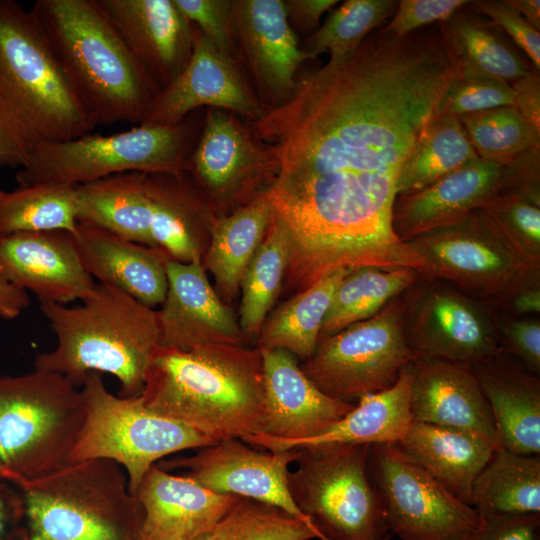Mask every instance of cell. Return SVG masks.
<instances>
[{
  "label": "cell",
  "mask_w": 540,
  "mask_h": 540,
  "mask_svg": "<svg viewBox=\"0 0 540 540\" xmlns=\"http://www.w3.org/2000/svg\"><path fill=\"white\" fill-rule=\"evenodd\" d=\"M74 186L35 184L0 189V236L22 232H76Z\"/></svg>",
  "instance_id": "f35d334b"
},
{
  "label": "cell",
  "mask_w": 540,
  "mask_h": 540,
  "mask_svg": "<svg viewBox=\"0 0 540 540\" xmlns=\"http://www.w3.org/2000/svg\"><path fill=\"white\" fill-rule=\"evenodd\" d=\"M185 19L223 55L238 62L232 0H174Z\"/></svg>",
  "instance_id": "f6af8a7d"
},
{
  "label": "cell",
  "mask_w": 540,
  "mask_h": 540,
  "mask_svg": "<svg viewBox=\"0 0 540 540\" xmlns=\"http://www.w3.org/2000/svg\"><path fill=\"white\" fill-rule=\"evenodd\" d=\"M273 217V207L264 192L230 215L213 219L203 266L213 275L219 297L231 300L235 296Z\"/></svg>",
  "instance_id": "d6a6232c"
},
{
  "label": "cell",
  "mask_w": 540,
  "mask_h": 540,
  "mask_svg": "<svg viewBox=\"0 0 540 540\" xmlns=\"http://www.w3.org/2000/svg\"><path fill=\"white\" fill-rule=\"evenodd\" d=\"M95 127L30 10L0 0L1 167H21L39 146Z\"/></svg>",
  "instance_id": "3957f363"
},
{
  "label": "cell",
  "mask_w": 540,
  "mask_h": 540,
  "mask_svg": "<svg viewBox=\"0 0 540 540\" xmlns=\"http://www.w3.org/2000/svg\"><path fill=\"white\" fill-rule=\"evenodd\" d=\"M80 305L40 303L56 345L37 354L34 369L82 386L89 373H106L120 383L119 396H139L160 335L157 312L123 291L96 282Z\"/></svg>",
  "instance_id": "5b68a950"
},
{
  "label": "cell",
  "mask_w": 540,
  "mask_h": 540,
  "mask_svg": "<svg viewBox=\"0 0 540 540\" xmlns=\"http://www.w3.org/2000/svg\"><path fill=\"white\" fill-rule=\"evenodd\" d=\"M493 309L518 317L540 316V285L518 291L501 306Z\"/></svg>",
  "instance_id": "11a10c76"
},
{
  "label": "cell",
  "mask_w": 540,
  "mask_h": 540,
  "mask_svg": "<svg viewBox=\"0 0 540 540\" xmlns=\"http://www.w3.org/2000/svg\"><path fill=\"white\" fill-rule=\"evenodd\" d=\"M184 171L212 209L249 203L256 188L271 185L277 162L255 135L250 121L234 112L207 108L197 142Z\"/></svg>",
  "instance_id": "9a60e30c"
},
{
  "label": "cell",
  "mask_w": 540,
  "mask_h": 540,
  "mask_svg": "<svg viewBox=\"0 0 540 540\" xmlns=\"http://www.w3.org/2000/svg\"><path fill=\"white\" fill-rule=\"evenodd\" d=\"M30 12L95 126L143 123L159 91L95 0H37Z\"/></svg>",
  "instance_id": "277c9868"
},
{
  "label": "cell",
  "mask_w": 540,
  "mask_h": 540,
  "mask_svg": "<svg viewBox=\"0 0 540 540\" xmlns=\"http://www.w3.org/2000/svg\"><path fill=\"white\" fill-rule=\"evenodd\" d=\"M523 18L536 30H540V1L539 0H507Z\"/></svg>",
  "instance_id": "6f0895ef"
},
{
  "label": "cell",
  "mask_w": 540,
  "mask_h": 540,
  "mask_svg": "<svg viewBox=\"0 0 540 540\" xmlns=\"http://www.w3.org/2000/svg\"><path fill=\"white\" fill-rule=\"evenodd\" d=\"M238 63L246 68L267 111L292 97L297 71L308 60L291 28L282 0H232Z\"/></svg>",
  "instance_id": "e0dca14e"
},
{
  "label": "cell",
  "mask_w": 540,
  "mask_h": 540,
  "mask_svg": "<svg viewBox=\"0 0 540 540\" xmlns=\"http://www.w3.org/2000/svg\"><path fill=\"white\" fill-rule=\"evenodd\" d=\"M498 194L524 198L540 205V148H531L504 164Z\"/></svg>",
  "instance_id": "681fc988"
},
{
  "label": "cell",
  "mask_w": 540,
  "mask_h": 540,
  "mask_svg": "<svg viewBox=\"0 0 540 540\" xmlns=\"http://www.w3.org/2000/svg\"><path fill=\"white\" fill-rule=\"evenodd\" d=\"M0 279L35 295L40 303L82 301L96 281L84 269L67 231L0 236Z\"/></svg>",
  "instance_id": "44dd1931"
},
{
  "label": "cell",
  "mask_w": 540,
  "mask_h": 540,
  "mask_svg": "<svg viewBox=\"0 0 540 540\" xmlns=\"http://www.w3.org/2000/svg\"><path fill=\"white\" fill-rule=\"evenodd\" d=\"M81 392L86 415L70 462L107 459L119 464L133 495L148 470L163 457L218 442L190 426L150 411L140 395L112 394L100 373H89Z\"/></svg>",
  "instance_id": "30bf717a"
},
{
  "label": "cell",
  "mask_w": 540,
  "mask_h": 540,
  "mask_svg": "<svg viewBox=\"0 0 540 540\" xmlns=\"http://www.w3.org/2000/svg\"><path fill=\"white\" fill-rule=\"evenodd\" d=\"M514 102L515 91L506 81L459 75L447 88L435 115L460 118L470 113L514 105Z\"/></svg>",
  "instance_id": "ee69618b"
},
{
  "label": "cell",
  "mask_w": 540,
  "mask_h": 540,
  "mask_svg": "<svg viewBox=\"0 0 540 540\" xmlns=\"http://www.w3.org/2000/svg\"><path fill=\"white\" fill-rule=\"evenodd\" d=\"M500 352L540 375V316L518 317L494 310Z\"/></svg>",
  "instance_id": "bcb514c9"
},
{
  "label": "cell",
  "mask_w": 540,
  "mask_h": 540,
  "mask_svg": "<svg viewBox=\"0 0 540 540\" xmlns=\"http://www.w3.org/2000/svg\"><path fill=\"white\" fill-rule=\"evenodd\" d=\"M400 299L405 334L417 353L470 365L500 353L489 304L419 275Z\"/></svg>",
  "instance_id": "4fadbf2b"
},
{
  "label": "cell",
  "mask_w": 540,
  "mask_h": 540,
  "mask_svg": "<svg viewBox=\"0 0 540 540\" xmlns=\"http://www.w3.org/2000/svg\"><path fill=\"white\" fill-rule=\"evenodd\" d=\"M504 164L477 157L419 191L397 195L394 234L406 242L481 209L500 191Z\"/></svg>",
  "instance_id": "603a6c76"
},
{
  "label": "cell",
  "mask_w": 540,
  "mask_h": 540,
  "mask_svg": "<svg viewBox=\"0 0 540 540\" xmlns=\"http://www.w3.org/2000/svg\"><path fill=\"white\" fill-rule=\"evenodd\" d=\"M259 351L266 405L262 434L282 441L311 438L329 429L354 408V403L320 391L292 353L283 349Z\"/></svg>",
  "instance_id": "7402d4cb"
},
{
  "label": "cell",
  "mask_w": 540,
  "mask_h": 540,
  "mask_svg": "<svg viewBox=\"0 0 540 540\" xmlns=\"http://www.w3.org/2000/svg\"><path fill=\"white\" fill-rule=\"evenodd\" d=\"M95 2L159 93L182 73L192 54V26L174 0Z\"/></svg>",
  "instance_id": "d6986e66"
},
{
  "label": "cell",
  "mask_w": 540,
  "mask_h": 540,
  "mask_svg": "<svg viewBox=\"0 0 540 540\" xmlns=\"http://www.w3.org/2000/svg\"><path fill=\"white\" fill-rule=\"evenodd\" d=\"M368 469L400 540H458L481 521L396 444L371 445Z\"/></svg>",
  "instance_id": "5bb4252c"
},
{
  "label": "cell",
  "mask_w": 540,
  "mask_h": 540,
  "mask_svg": "<svg viewBox=\"0 0 540 540\" xmlns=\"http://www.w3.org/2000/svg\"><path fill=\"white\" fill-rule=\"evenodd\" d=\"M72 237L81 264L98 283L115 287L151 309L163 303L167 257L159 249L84 223H78Z\"/></svg>",
  "instance_id": "484cf974"
},
{
  "label": "cell",
  "mask_w": 540,
  "mask_h": 540,
  "mask_svg": "<svg viewBox=\"0 0 540 540\" xmlns=\"http://www.w3.org/2000/svg\"><path fill=\"white\" fill-rule=\"evenodd\" d=\"M324 540L319 530L281 508L249 498L216 524L208 540Z\"/></svg>",
  "instance_id": "b9f144b4"
},
{
  "label": "cell",
  "mask_w": 540,
  "mask_h": 540,
  "mask_svg": "<svg viewBox=\"0 0 540 540\" xmlns=\"http://www.w3.org/2000/svg\"><path fill=\"white\" fill-rule=\"evenodd\" d=\"M284 8L287 20L296 33L313 34L324 13L334 7L338 0H286Z\"/></svg>",
  "instance_id": "816d5d0a"
},
{
  "label": "cell",
  "mask_w": 540,
  "mask_h": 540,
  "mask_svg": "<svg viewBox=\"0 0 540 540\" xmlns=\"http://www.w3.org/2000/svg\"><path fill=\"white\" fill-rule=\"evenodd\" d=\"M477 157L460 119L435 115L401 168L396 196L419 191Z\"/></svg>",
  "instance_id": "74e56055"
},
{
  "label": "cell",
  "mask_w": 540,
  "mask_h": 540,
  "mask_svg": "<svg viewBox=\"0 0 540 540\" xmlns=\"http://www.w3.org/2000/svg\"><path fill=\"white\" fill-rule=\"evenodd\" d=\"M0 167H1V165H0Z\"/></svg>",
  "instance_id": "94428289"
},
{
  "label": "cell",
  "mask_w": 540,
  "mask_h": 540,
  "mask_svg": "<svg viewBox=\"0 0 540 540\" xmlns=\"http://www.w3.org/2000/svg\"><path fill=\"white\" fill-rule=\"evenodd\" d=\"M539 525L540 515L481 517L480 523L458 540H536Z\"/></svg>",
  "instance_id": "f907efd6"
},
{
  "label": "cell",
  "mask_w": 540,
  "mask_h": 540,
  "mask_svg": "<svg viewBox=\"0 0 540 540\" xmlns=\"http://www.w3.org/2000/svg\"><path fill=\"white\" fill-rule=\"evenodd\" d=\"M352 268H339L281 304L267 319L259 333L258 349H283L303 362L314 353L321 326L333 295Z\"/></svg>",
  "instance_id": "e575fe53"
},
{
  "label": "cell",
  "mask_w": 540,
  "mask_h": 540,
  "mask_svg": "<svg viewBox=\"0 0 540 540\" xmlns=\"http://www.w3.org/2000/svg\"><path fill=\"white\" fill-rule=\"evenodd\" d=\"M290 241L282 224L273 220L246 267L241 282L239 325L246 341H257L285 278Z\"/></svg>",
  "instance_id": "8d00e7d4"
},
{
  "label": "cell",
  "mask_w": 540,
  "mask_h": 540,
  "mask_svg": "<svg viewBox=\"0 0 540 540\" xmlns=\"http://www.w3.org/2000/svg\"><path fill=\"white\" fill-rule=\"evenodd\" d=\"M135 496L143 509L138 540H195L208 535L241 498L213 492L156 465Z\"/></svg>",
  "instance_id": "d4e9b609"
},
{
  "label": "cell",
  "mask_w": 540,
  "mask_h": 540,
  "mask_svg": "<svg viewBox=\"0 0 540 540\" xmlns=\"http://www.w3.org/2000/svg\"><path fill=\"white\" fill-rule=\"evenodd\" d=\"M203 118L197 111L171 125L140 124L112 135H87L39 146L15 178L35 184L75 186L123 172L179 173L197 142Z\"/></svg>",
  "instance_id": "ba28073f"
},
{
  "label": "cell",
  "mask_w": 540,
  "mask_h": 540,
  "mask_svg": "<svg viewBox=\"0 0 540 540\" xmlns=\"http://www.w3.org/2000/svg\"><path fill=\"white\" fill-rule=\"evenodd\" d=\"M412 381V364L409 363L402 368L393 386L363 396L347 415L317 436L282 441L265 434H255L240 439L253 447L272 452L330 444H397L414 421L410 408Z\"/></svg>",
  "instance_id": "4316f807"
},
{
  "label": "cell",
  "mask_w": 540,
  "mask_h": 540,
  "mask_svg": "<svg viewBox=\"0 0 540 540\" xmlns=\"http://www.w3.org/2000/svg\"><path fill=\"white\" fill-rule=\"evenodd\" d=\"M417 277V272L408 268H352L333 295L319 339L373 317L410 287Z\"/></svg>",
  "instance_id": "d590c367"
},
{
  "label": "cell",
  "mask_w": 540,
  "mask_h": 540,
  "mask_svg": "<svg viewBox=\"0 0 540 540\" xmlns=\"http://www.w3.org/2000/svg\"><path fill=\"white\" fill-rule=\"evenodd\" d=\"M146 190L152 211L151 246L174 261L201 260V232L210 229L214 218L191 177L185 171L147 173Z\"/></svg>",
  "instance_id": "f1b7e54d"
},
{
  "label": "cell",
  "mask_w": 540,
  "mask_h": 540,
  "mask_svg": "<svg viewBox=\"0 0 540 540\" xmlns=\"http://www.w3.org/2000/svg\"><path fill=\"white\" fill-rule=\"evenodd\" d=\"M460 122L478 157L506 163L531 148H540V131L514 105L461 116Z\"/></svg>",
  "instance_id": "60d3db41"
},
{
  "label": "cell",
  "mask_w": 540,
  "mask_h": 540,
  "mask_svg": "<svg viewBox=\"0 0 540 540\" xmlns=\"http://www.w3.org/2000/svg\"><path fill=\"white\" fill-rule=\"evenodd\" d=\"M437 26L460 75L486 76L511 83L535 69L502 29L464 6Z\"/></svg>",
  "instance_id": "4dcf8cb0"
},
{
  "label": "cell",
  "mask_w": 540,
  "mask_h": 540,
  "mask_svg": "<svg viewBox=\"0 0 540 540\" xmlns=\"http://www.w3.org/2000/svg\"><path fill=\"white\" fill-rule=\"evenodd\" d=\"M466 2V0H401L390 22L382 29L402 37L448 19Z\"/></svg>",
  "instance_id": "c3c4849f"
},
{
  "label": "cell",
  "mask_w": 540,
  "mask_h": 540,
  "mask_svg": "<svg viewBox=\"0 0 540 540\" xmlns=\"http://www.w3.org/2000/svg\"><path fill=\"white\" fill-rule=\"evenodd\" d=\"M298 456L299 449L262 452L240 438H228L202 447L194 455L155 465L168 472L181 470L180 475L213 492L276 506L315 527L288 490L289 465Z\"/></svg>",
  "instance_id": "2e32d148"
},
{
  "label": "cell",
  "mask_w": 540,
  "mask_h": 540,
  "mask_svg": "<svg viewBox=\"0 0 540 540\" xmlns=\"http://www.w3.org/2000/svg\"><path fill=\"white\" fill-rule=\"evenodd\" d=\"M24 515L20 489L0 478V540H6L15 520Z\"/></svg>",
  "instance_id": "db71d44e"
},
{
  "label": "cell",
  "mask_w": 540,
  "mask_h": 540,
  "mask_svg": "<svg viewBox=\"0 0 540 540\" xmlns=\"http://www.w3.org/2000/svg\"><path fill=\"white\" fill-rule=\"evenodd\" d=\"M146 175L137 171L123 172L75 185L78 223L151 246L152 211Z\"/></svg>",
  "instance_id": "1f68e13d"
},
{
  "label": "cell",
  "mask_w": 540,
  "mask_h": 540,
  "mask_svg": "<svg viewBox=\"0 0 540 540\" xmlns=\"http://www.w3.org/2000/svg\"><path fill=\"white\" fill-rule=\"evenodd\" d=\"M167 292L156 310L159 345L190 350L206 345L245 346L239 322L212 287L201 260L166 259Z\"/></svg>",
  "instance_id": "ffe728a7"
},
{
  "label": "cell",
  "mask_w": 540,
  "mask_h": 540,
  "mask_svg": "<svg viewBox=\"0 0 540 540\" xmlns=\"http://www.w3.org/2000/svg\"><path fill=\"white\" fill-rule=\"evenodd\" d=\"M418 355L407 340L398 296L373 317L319 339L300 367L324 394L356 404L393 386Z\"/></svg>",
  "instance_id": "7c38bea8"
},
{
  "label": "cell",
  "mask_w": 540,
  "mask_h": 540,
  "mask_svg": "<svg viewBox=\"0 0 540 540\" xmlns=\"http://www.w3.org/2000/svg\"><path fill=\"white\" fill-rule=\"evenodd\" d=\"M18 488L29 540H138L142 506L111 460L71 462Z\"/></svg>",
  "instance_id": "8992f818"
},
{
  "label": "cell",
  "mask_w": 540,
  "mask_h": 540,
  "mask_svg": "<svg viewBox=\"0 0 540 540\" xmlns=\"http://www.w3.org/2000/svg\"><path fill=\"white\" fill-rule=\"evenodd\" d=\"M464 8L485 16L502 29L540 71V33L507 0H472Z\"/></svg>",
  "instance_id": "7dc6e473"
},
{
  "label": "cell",
  "mask_w": 540,
  "mask_h": 540,
  "mask_svg": "<svg viewBox=\"0 0 540 540\" xmlns=\"http://www.w3.org/2000/svg\"><path fill=\"white\" fill-rule=\"evenodd\" d=\"M404 243L422 259L419 276L444 281L492 308L540 285V269L510 246L481 209Z\"/></svg>",
  "instance_id": "8fae6325"
},
{
  "label": "cell",
  "mask_w": 540,
  "mask_h": 540,
  "mask_svg": "<svg viewBox=\"0 0 540 540\" xmlns=\"http://www.w3.org/2000/svg\"><path fill=\"white\" fill-rule=\"evenodd\" d=\"M209 535V534H208ZM208 535H205V536H201L195 540H208Z\"/></svg>",
  "instance_id": "680465c9"
},
{
  "label": "cell",
  "mask_w": 540,
  "mask_h": 540,
  "mask_svg": "<svg viewBox=\"0 0 540 540\" xmlns=\"http://www.w3.org/2000/svg\"><path fill=\"white\" fill-rule=\"evenodd\" d=\"M397 0H347L331 11L322 26L309 35L302 51L308 60L329 52L330 61L352 54L365 38L392 17Z\"/></svg>",
  "instance_id": "ab89813d"
},
{
  "label": "cell",
  "mask_w": 540,
  "mask_h": 540,
  "mask_svg": "<svg viewBox=\"0 0 540 540\" xmlns=\"http://www.w3.org/2000/svg\"><path fill=\"white\" fill-rule=\"evenodd\" d=\"M459 74L437 24L402 37L379 28L297 77L286 104L250 122L277 162L265 193L288 234L293 281L418 266L392 229L397 180Z\"/></svg>",
  "instance_id": "6da1fadb"
},
{
  "label": "cell",
  "mask_w": 540,
  "mask_h": 540,
  "mask_svg": "<svg viewBox=\"0 0 540 540\" xmlns=\"http://www.w3.org/2000/svg\"><path fill=\"white\" fill-rule=\"evenodd\" d=\"M192 54L182 73L154 98L142 124L171 126L207 107L253 122L266 113L240 64L192 25Z\"/></svg>",
  "instance_id": "ac0fdd59"
},
{
  "label": "cell",
  "mask_w": 540,
  "mask_h": 540,
  "mask_svg": "<svg viewBox=\"0 0 540 540\" xmlns=\"http://www.w3.org/2000/svg\"><path fill=\"white\" fill-rule=\"evenodd\" d=\"M514 106L520 115L537 131H540V71L533 69L513 80Z\"/></svg>",
  "instance_id": "f5cc1de1"
},
{
  "label": "cell",
  "mask_w": 540,
  "mask_h": 540,
  "mask_svg": "<svg viewBox=\"0 0 540 540\" xmlns=\"http://www.w3.org/2000/svg\"><path fill=\"white\" fill-rule=\"evenodd\" d=\"M411 364L414 421L474 433L500 447L489 404L470 364L421 354Z\"/></svg>",
  "instance_id": "cb8c5ba5"
},
{
  "label": "cell",
  "mask_w": 540,
  "mask_h": 540,
  "mask_svg": "<svg viewBox=\"0 0 540 540\" xmlns=\"http://www.w3.org/2000/svg\"><path fill=\"white\" fill-rule=\"evenodd\" d=\"M140 397L155 414L216 441L262 434L266 405L260 351L224 344L190 350L158 345Z\"/></svg>",
  "instance_id": "7a4b0ae2"
},
{
  "label": "cell",
  "mask_w": 540,
  "mask_h": 540,
  "mask_svg": "<svg viewBox=\"0 0 540 540\" xmlns=\"http://www.w3.org/2000/svg\"><path fill=\"white\" fill-rule=\"evenodd\" d=\"M396 445L470 506L473 483L496 449L477 434L417 421Z\"/></svg>",
  "instance_id": "f546056e"
},
{
  "label": "cell",
  "mask_w": 540,
  "mask_h": 540,
  "mask_svg": "<svg viewBox=\"0 0 540 540\" xmlns=\"http://www.w3.org/2000/svg\"><path fill=\"white\" fill-rule=\"evenodd\" d=\"M470 366L489 404L500 447L517 454L539 455V376L501 352Z\"/></svg>",
  "instance_id": "83f0119b"
},
{
  "label": "cell",
  "mask_w": 540,
  "mask_h": 540,
  "mask_svg": "<svg viewBox=\"0 0 540 540\" xmlns=\"http://www.w3.org/2000/svg\"><path fill=\"white\" fill-rule=\"evenodd\" d=\"M29 305V293L0 279V319L13 320Z\"/></svg>",
  "instance_id": "9f6ffc18"
},
{
  "label": "cell",
  "mask_w": 540,
  "mask_h": 540,
  "mask_svg": "<svg viewBox=\"0 0 540 540\" xmlns=\"http://www.w3.org/2000/svg\"><path fill=\"white\" fill-rule=\"evenodd\" d=\"M85 415L81 389L60 374L0 376V478L19 487L71 463Z\"/></svg>",
  "instance_id": "52a82bcc"
},
{
  "label": "cell",
  "mask_w": 540,
  "mask_h": 540,
  "mask_svg": "<svg viewBox=\"0 0 540 540\" xmlns=\"http://www.w3.org/2000/svg\"><path fill=\"white\" fill-rule=\"evenodd\" d=\"M471 506L481 517L540 515V457L496 448L476 477Z\"/></svg>",
  "instance_id": "836d02e7"
},
{
  "label": "cell",
  "mask_w": 540,
  "mask_h": 540,
  "mask_svg": "<svg viewBox=\"0 0 540 540\" xmlns=\"http://www.w3.org/2000/svg\"><path fill=\"white\" fill-rule=\"evenodd\" d=\"M481 210L510 246L529 265L540 269V205L496 194Z\"/></svg>",
  "instance_id": "7bdbcfd3"
},
{
  "label": "cell",
  "mask_w": 540,
  "mask_h": 540,
  "mask_svg": "<svg viewBox=\"0 0 540 540\" xmlns=\"http://www.w3.org/2000/svg\"><path fill=\"white\" fill-rule=\"evenodd\" d=\"M370 445L299 448L288 471L289 493L324 540H380L389 527L368 469Z\"/></svg>",
  "instance_id": "9c48e42d"
},
{
  "label": "cell",
  "mask_w": 540,
  "mask_h": 540,
  "mask_svg": "<svg viewBox=\"0 0 540 540\" xmlns=\"http://www.w3.org/2000/svg\"><path fill=\"white\" fill-rule=\"evenodd\" d=\"M380 540H391V538H390V536L388 535V536H386V537H384V538H382V539H380Z\"/></svg>",
  "instance_id": "91938a15"
}]
</instances>
